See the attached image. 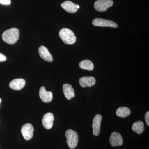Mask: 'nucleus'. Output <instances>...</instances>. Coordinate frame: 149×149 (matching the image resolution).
<instances>
[{
	"label": "nucleus",
	"mask_w": 149,
	"mask_h": 149,
	"mask_svg": "<svg viewBox=\"0 0 149 149\" xmlns=\"http://www.w3.org/2000/svg\"><path fill=\"white\" fill-rule=\"evenodd\" d=\"M1 101H2L1 99L0 98V104H1Z\"/></svg>",
	"instance_id": "nucleus-23"
},
{
	"label": "nucleus",
	"mask_w": 149,
	"mask_h": 149,
	"mask_svg": "<svg viewBox=\"0 0 149 149\" xmlns=\"http://www.w3.org/2000/svg\"><path fill=\"white\" fill-rule=\"evenodd\" d=\"M25 85V81L22 78L14 79L11 81L9 87L11 89L16 91H19L24 88Z\"/></svg>",
	"instance_id": "nucleus-13"
},
{
	"label": "nucleus",
	"mask_w": 149,
	"mask_h": 149,
	"mask_svg": "<svg viewBox=\"0 0 149 149\" xmlns=\"http://www.w3.org/2000/svg\"><path fill=\"white\" fill-rule=\"evenodd\" d=\"M0 3L5 5H9L11 3V0H0Z\"/></svg>",
	"instance_id": "nucleus-19"
},
{
	"label": "nucleus",
	"mask_w": 149,
	"mask_h": 149,
	"mask_svg": "<svg viewBox=\"0 0 149 149\" xmlns=\"http://www.w3.org/2000/svg\"><path fill=\"white\" fill-rule=\"evenodd\" d=\"M59 37L65 44L72 45L76 42V37L74 33L68 28H64L61 29Z\"/></svg>",
	"instance_id": "nucleus-2"
},
{
	"label": "nucleus",
	"mask_w": 149,
	"mask_h": 149,
	"mask_svg": "<svg viewBox=\"0 0 149 149\" xmlns=\"http://www.w3.org/2000/svg\"><path fill=\"white\" fill-rule=\"evenodd\" d=\"M102 119V117L100 114L96 115L93 118L92 128H93V133L94 136H97L100 135Z\"/></svg>",
	"instance_id": "nucleus-7"
},
{
	"label": "nucleus",
	"mask_w": 149,
	"mask_h": 149,
	"mask_svg": "<svg viewBox=\"0 0 149 149\" xmlns=\"http://www.w3.org/2000/svg\"><path fill=\"white\" fill-rule=\"evenodd\" d=\"M61 6L63 9L69 13H74L78 10L76 5L71 1H65L61 4Z\"/></svg>",
	"instance_id": "nucleus-15"
},
{
	"label": "nucleus",
	"mask_w": 149,
	"mask_h": 149,
	"mask_svg": "<svg viewBox=\"0 0 149 149\" xmlns=\"http://www.w3.org/2000/svg\"><path fill=\"white\" fill-rule=\"evenodd\" d=\"M76 6H77V9L80 8V6H79V5H76Z\"/></svg>",
	"instance_id": "nucleus-22"
},
{
	"label": "nucleus",
	"mask_w": 149,
	"mask_h": 149,
	"mask_svg": "<svg viewBox=\"0 0 149 149\" xmlns=\"http://www.w3.org/2000/svg\"><path fill=\"white\" fill-rule=\"evenodd\" d=\"M79 83L81 87L83 88L91 87L95 85L96 80L93 76H84L80 78Z\"/></svg>",
	"instance_id": "nucleus-11"
},
{
	"label": "nucleus",
	"mask_w": 149,
	"mask_h": 149,
	"mask_svg": "<svg viewBox=\"0 0 149 149\" xmlns=\"http://www.w3.org/2000/svg\"><path fill=\"white\" fill-rule=\"evenodd\" d=\"M39 53L40 56L45 61L52 62L53 60L52 54L47 48L45 46H40L39 49Z\"/></svg>",
	"instance_id": "nucleus-12"
},
{
	"label": "nucleus",
	"mask_w": 149,
	"mask_h": 149,
	"mask_svg": "<svg viewBox=\"0 0 149 149\" xmlns=\"http://www.w3.org/2000/svg\"><path fill=\"white\" fill-rule=\"evenodd\" d=\"M54 116L52 113L48 112L43 116L42 122L44 128L50 129L53 125Z\"/></svg>",
	"instance_id": "nucleus-9"
},
{
	"label": "nucleus",
	"mask_w": 149,
	"mask_h": 149,
	"mask_svg": "<svg viewBox=\"0 0 149 149\" xmlns=\"http://www.w3.org/2000/svg\"><path fill=\"white\" fill-rule=\"evenodd\" d=\"M132 130L138 134H141L144 132L145 125L142 121H138L133 123L132 127Z\"/></svg>",
	"instance_id": "nucleus-16"
},
{
	"label": "nucleus",
	"mask_w": 149,
	"mask_h": 149,
	"mask_svg": "<svg viewBox=\"0 0 149 149\" xmlns=\"http://www.w3.org/2000/svg\"><path fill=\"white\" fill-rule=\"evenodd\" d=\"M34 131L33 125L28 123L23 125L21 130L23 138L27 141H29L32 139L34 134Z\"/></svg>",
	"instance_id": "nucleus-6"
},
{
	"label": "nucleus",
	"mask_w": 149,
	"mask_h": 149,
	"mask_svg": "<svg viewBox=\"0 0 149 149\" xmlns=\"http://www.w3.org/2000/svg\"><path fill=\"white\" fill-rule=\"evenodd\" d=\"M67 139V143L70 148H75L77 147L78 142V136L77 133L71 129L67 130L65 133Z\"/></svg>",
	"instance_id": "nucleus-3"
},
{
	"label": "nucleus",
	"mask_w": 149,
	"mask_h": 149,
	"mask_svg": "<svg viewBox=\"0 0 149 149\" xmlns=\"http://www.w3.org/2000/svg\"><path fill=\"white\" fill-rule=\"evenodd\" d=\"M145 120L146 123L147 125L149 126V112L148 111L145 114Z\"/></svg>",
	"instance_id": "nucleus-20"
},
{
	"label": "nucleus",
	"mask_w": 149,
	"mask_h": 149,
	"mask_svg": "<svg viewBox=\"0 0 149 149\" xmlns=\"http://www.w3.org/2000/svg\"><path fill=\"white\" fill-rule=\"evenodd\" d=\"M19 36V29L16 28H12L6 30L3 33L2 39L5 42L12 45L18 41Z\"/></svg>",
	"instance_id": "nucleus-1"
},
{
	"label": "nucleus",
	"mask_w": 149,
	"mask_h": 149,
	"mask_svg": "<svg viewBox=\"0 0 149 149\" xmlns=\"http://www.w3.org/2000/svg\"><path fill=\"white\" fill-rule=\"evenodd\" d=\"M113 4L112 0H97L94 3V8L99 12H104Z\"/></svg>",
	"instance_id": "nucleus-4"
},
{
	"label": "nucleus",
	"mask_w": 149,
	"mask_h": 149,
	"mask_svg": "<svg viewBox=\"0 0 149 149\" xmlns=\"http://www.w3.org/2000/svg\"><path fill=\"white\" fill-rule=\"evenodd\" d=\"M109 142L113 147H118L122 145L123 140L120 133L113 132L110 137Z\"/></svg>",
	"instance_id": "nucleus-8"
},
{
	"label": "nucleus",
	"mask_w": 149,
	"mask_h": 149,
	"mask_svg": "<svg viewBox=\"0 0 149 149\" xmlns=\"http://www.w3.org/2000/svg\"><path fill=\"white\" fill-rule=\"evenodd\" d=\"M93 24L94 26L97 27H111L113 28L118 27L117 24L114 22L100 18L95 19L93 20Z\"/></svg>",
	"instance_id": "nucleus-5"
},
{
	"label": "nucleus",
	"mask_w": 149,
	"mask_h": 149,
	"mask_svg": "<svg viewBox=\"0 0 149 149\" xmlns=\"http://www.w3.org/2000/svg\"><path fill=\"white\" fill-rule=\"evenodd\" d=\"M6 60V57L3 54L0 53V62H4Z\"/></svg>",
	"instance_id": "nucleus-21"
},
{
	"label": "nucleus",
	"mask_w": 149,
	"mask_h": 149,
	"mask_svg": "<svg viewBox=\"0 0 149 149\" xmlns=\"http://www.w3.org/2000/svg\"><path fill=\"white\" fill-rule=\"evenodd\" d=\"M116 114L119 117L123 118L127 117L130 114V110L126 107H120L116 110Z\"/></svg>",
	"instance_id": "nucleus-17"
},
{
	"label": "nucleus",
	"mask_w": 149,
	"mask_h": 149,
	"mask_svg": "<svg viewBox=\"0 0 149 149\" xmlns=\"http://www.w3.org/2000/svg\"><path fill=\"white\" fill-rule=\"evenodd\" d=\"M63 91L65 96L67 100H71L72 98L75 97L74 89L72 88V85L69 84L65 83L63 85Z\"/></svg>",
	"instance_id": "nucleus-14"
},
{
	"label": "nucleus",
	"mask_w": 149,
	"mask_h": 149,
	"mask_svg": "<svg viewBox=\"0 0 149 149\" xmlns=\"http://www.w3.org/2000/svg\"><path fill=\"white\" fill-rule=\"evenodd\" d=\"M80 68L86 70H93L94 68L93 63L89 60H84L80 62L79 64Z\"/></svg>",
	"instance_id": "nucleus-18"
},
{
	"label": "nucleus",
	"mask_w": 149,
	"mask_h": 149,
	"mask_svg": "<svg viewBox=\"0 0 149 149\" xmlns=\"http://www.w3.org/2000/svg\"><path fill=\"white\" fill-rule=\"evenodd\" d=\"M39 95H40V98L44 102H50L52 100V93L49 91H46L45 87H42L40 88V91H39Z\"/></svg>",
	"instance_id": "nucleus-10"
}]
</instances>
